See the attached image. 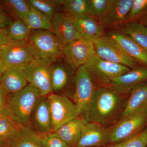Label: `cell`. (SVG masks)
<instances>
[{
  "label": "cell",
  "mask_w": 147,
  "mask_h": 147,
  "mask_svg": "<svg viewBox=\"0 0 147 147\" xmlns=\"http://www.w3.org/2000/svg\"><path fill=\"white\" fill-rule=\"evenodd\" d=\"M123 106L120 93L109 88L95 90L89 108L90 121L104 126L115 119Z\"/></svg>",
  "instance_id": "1"
},
{
  "label": "cell",
  "mask_w": 147,
  "mask_h": 147,
  "mask_svg": "<svg viewBox=\"0 0 147 147\" xmlns=\"http://www.w3.org/2000/svg\"><path fill=\"white\" fill-rule=\"evenodd\" d=\"M41 97L38 90L30 84L20 91L8 94L5 107L9 117L20 124L29 125Z\"/></svg>",
  "instance_id": "2"
},
{
  "label": "cell",
  "mask_w": 147,
  "mask_h": 147,
  "mask_svg": "<svg viewBox=\"0 0 147 147\" xmlns=\"http://www.w3.org/2000/svg\"><path fill=\"white\" fill-rule=\"evenodd\" d=\"M28 42L36 59L55 61L62 57L63 47L52 31L32 30Z\"/></svg>",
  "instance_id": "3"
},
{
  "label": "cell",
  "mask_w": 147,
  "mask_h": 147,
  "mask_svg": "<svg viewBox=\"0 0 147 147\" xmlns=\"http://www.w3.org/2000/svg\"><path fill=\"white\" fill-rule=\"evenodd\" d=\"M74 82L75 90L73 99L79 116L89 122L90 106L96 89L92 77L86 66L78 68Z\"/></svg>",
  "instance_id": "4"
},
{
  "label": "cell",
  "mask_w": 147,
  "mask_h": 147,
  "mask_svg": "<svg viewBox=\"0 0 147 147\" xmlns=\"http://www.w3.org/2000/svg\"><path fill=\"white\" fill-rule=\"evenodd\" d=\"M147 127V113L122 118L108 128V144L124 142L137 135Z\"/></svg>",
  "instance_id": "5"
},
{
  "label": "cell",
  "mask_w": 147,
  "mask_h": 147,
  "mask_svg": "<svg viewBox=\"0 0 147 147\" xmlns=\"http://www.w3.org/2000/svg\"><path fill=\"white\" fill-rule=\"evenodd\" d=\"M53 61L36 59L24 67L28 83L37 90L43 97L52 92L51 67Z\"/></svg>",
  "instance_id": "6"
},
{
  "label": "cell",
  "mask_w": 147,
  "mask_h": 147,
  "mask_svg": "<svg viewBox=\"0 0 147 147\" xmlns=\"http://www.w3.org/2000/svg\"><path fill=\"white\" fill-rule=\"evenodd\" d=\"M50 107L53 133L65 124L79 116L75 103L63 96L52 94L47 97Z\"/></svg>",
  "instance_id": "7"
},
{
  "label": "cell",
  "mask_w": 147,
  "mask_h": 147,
  "mask_svg": "<svg viewBox=\"0 0 147 147\" xmlns=\"http://www.w3.org/2000/svg\"><path fill=\"white\" fill-rule=\"evenodd\" d=\"M95 55L93 41L82 38L66 45L63 50L62 57L73 69L86 65Z\"/></svg>",
  "instance_id": "8"
},
{
  "label": "cell",
  "mask_w": 147,
  "mask_h": 147,
  "mask_svg": "<svg viewBox=\"0 0 147 147\" xmlns=\"http://www.w3.org/2000/svg\"><path fill=\"white\" fill-rule=\"evenodd\" d=\"M96 55L100 59L132 69L138 67L137 61L130 58L106 36L93 41Z\"/></svg>",
  "instance_id": "9"
},
{
  "label": "cell",
  "mask_w": 147,
  "mask_h": 147,
  "mask_svg": "<svg viewBox=\"0 0 147 147\" xmlns=\"http://www.w3.org/2000/svg\"><path fill=\"white\" fill-rule=\"evenodd\" d=\"M85 66L92 77L107 85L113 79L130 70L125 66L104 60L96 55Z\"/></svg>",
  "instance_id": "10"
},
{
  "label": "cell",
  "mask_w": 147,
  "mask_h": 147,
  "mask_svg": "<svg viewBox=\"0 0 147 147\" xmlns=\"http://www.w3.org/2000/svg\"><path fill=\"white\" fill-rule=\"evenodd\" d=\"M52 31L63 47L81 38L75 19L63 11L57 12L52 20Z\"/></svg>",
  "instance_id": "11"
},
{
  "label": "cell",
  "mask_w": 147,
  "mask_h": 147,
  "mask_svg": "<svg viewBox=\"0 0 147 147\" xmlns=\"http://www.w3.org/2000/svg\"><path fill=\"white\" fill-rule=\"evenodd\" d=\"M1 59L7 67H22L36 59L27 42H14L1 49Z\"/></svg>",
  "instance_id": "12"
},
{
  "label": "cell",
  "mask_w": 147,
  "mask_h": 147,
  "mask_svg": "<svg viewBox=\"0 0 147 147\" xmlns=\"http://www.w3.org/2000/svg\"><path fill=\"white\" fill-rule=\"evenodd\" d=\"M146 82L147 67L138 66L113 79L107 86L119 93H126Z\"/></svg>",
  "instance_id": "13"
},
{
  "label": "cell",
  "mask_w": 147,
  "mask_h": 147,
  "mask_svg": "<svg viewBox=\"0 0 147 147\" xmlns=\"http://www.w3.org/2000/svg\"><path fill=\"white\" fill-rule=\"evenodd\" d=\"M126 55L147 67V51L128 36L118 32H110L105 36Z\"/></svg>",
  "instance_id": "14"
},
{
  "label": "cell",
  "mask_w": 147,
  "mask_h": 147,
  "mask_svg": "<svg viewBox=\"0 0 147 147\" xmlns=\"http://www.w3.org/2000/svg\"><path fill=\"white\" fill-rule=\"evenodd\" d=\"M108 145V128L92 122L84 126L80 138L74 147H105Z\"/></svg>",
  "instance_id": "15"
},
{
  "label": "cell",
  "mask_w": 147,
  "mask_h": 147,
  "mask_svg": "<svg viewBox=\"0 0 147 147\" xmlns=\"http://www.w3.org/2000/svg\"><path fill=\"white\" fill-rule=\"evenodd\" d=\"M144 113H147V82L131 90L122 112L121 118Z\"/></svg>",
  "instance_id": "16"
},
{
  "label": "cell",
  "mask_w": 147,
  "mask_h": 147,
  "mask_svg": "<svg viewBox=\"0 0 147 147\" xmlns=\"http://www.w3.org/2000/svg\"><path fill=\"white\" fill-rule=\"evenodd\" d=\"M133 0H110L105 12L100 17L105 25H111L126 21Z\"/></svg>",
  "instance_id": "17"
},
{
  "label": "cell",
  "mask_w": 147,
  "mask_h": 147,
  "mask_svg": "<svg viewBox=\"0 0 147 147\" xmlns=\"http://www.w3.org/2000/svg\"><path fill=\"white\" fill-rule=\"evenodd\" d=\"M28 83L24 67H7L4 72L0 86L9 94L21 90Z\"/></svg>",
  "instance_id": "18"
},
{
  "label": "cell",
  "mask_w": 147,
  "mask_h": 147,
  "mask_svg": "<svg viewBox=\"0 0 147 147\" xmlns=\"http://www.w3.org/2000/svg\"><path fill=\"white\" fill-rule=\"evenodd\" d=\"M88 122L78 117L65 124L52 134L62 140L69 147H74L80 138L84 126Z\"/></svg>",
  "instance_id": "19"
},
{
  "label": "cell",
  "mask_w": 147,
  "mask_h": 147,
  "mask_svg": "<svg viewBox=\"0 0 147 147\" xmlns=\"http://www.w3.org/2000/svg\"><path fill=\"white\" fill-rule=\"evenodd\" d=\"M5 147H42L39 133L29 125H24L13 137L6 143Z\"/></svg>",
  "instance_id": "20"
},
{
  "label": "cell",
  "mask_w": 147,
  "mask_h": 147,
  "mask_svg": "<svg viewBox=\"0 0 147 147\" xmlns=\"http://www.w3.org/2000/svg\"><path fill=\"white\" fill-rule=\"evenodd\" d=\"M45 96L38 100L34 111V121L39 134L50 133L52 129V119L49 102Z\"/></svg>",
  "instance_id": "21"
},
{
  "label": "cell",
  "mask_w": 147,
  "mask_h": 147,
  "mask_svg": "<svg viewBox=\"0 0 147 147\" xmlns=\"http://www.w3.org/2000/svg\"><path fill=\"white\" fill-rule=\"evenodd\" d=\"M76 26L82 38L93 41L102 37V27L90 15L75 19Z\"/></svg>",
  "instance_id": "22"
},
{
  "label": "cell",
  "mask_w": 147,
  "mask_h": 147,
  "mask_svg": "<svg viewBox=\"0 0 147 147\" xmlns=\"http://www.w3.org/2000/svg\"><path fill=\"white\" fill-rule=\"evenodd\" d=\"M122 33L128 36L147 51V27L136 21H129L121 28Z\"/></svg>",
  "instance_id": "23"
},
{
  "label": "cell",
  "mask_w": 147,
  "mask_h": 147,
  "mask_svg": "<svg viewBox=\"0 0 147 147\" xmlns=\"http://www.w3.org/2000/svg\"><path fill=\"white\" fill-rule=\"evenodd\" d=\"M60 59L53 62L51 67L52 92L63 89L68 83L69 74L65 66L59 62Z\"/></svg>",
  "instance_id": "24"
},
{
  "label": "cell",
  "mask_w": 147,
  "mask_h": 147,
  "mask_svg": "<svg viewBox=\"0 0 147 147\" xmlns=\"http://www.w3.org/2000/svg\"><path fill=\"white\" fill-rule=\"evenodd\" d=\"M7 35L11 40L16 42H27L32 32L24 21L19 19L11 21L6 28Z\"/></svg>",
  "instance_id": "25"
},
{
  "label": "cell",
  "mask_w": 147,
  "mask_h": 147,
  "mask_svg": "<svg viewBox=\"0 0 147 147\" xmlns=\"http://www.w3.org/2000/svg\"><path fill=\"white\" fill-rule=\"evenodd\" d=\"M63 11L76 19L90 15L88 0H62Z\"/></svg>",
  "instance_id": "26"
},
{
  "label": "cell",
  "mask_w": 147,
  "mask_h": 147,
  "mask_svg": "<svg viewBox=\"0 0 147 147\" xmlns=\"http://www.w3.org/2000/svg\"><path fill=\"white\" fill-rule=\"evenodd\" d=\"M32 30L52 31L51 21L32 7L24 21Z\"/></svg>",
  "instance_id": "27"
},
{
  "label": "cell",
  "mask_w": 147,
  "mask_h": 147,
  "mask_svg": "<svg viewBox=\"0 0 147 147\" xmlns=\"http://www.w3.org/2000/svg\"><path fill=\"white\" fill-rule=\"evenodd\" d=\"M1 5L7 9L12 15L23 21H25L31 8L28 1L26 0H5Z\"/></svg>",
  "instance_id": "28"
},
{
  "label": "cell",
  "mask_w": 147,
  "mask_h": 147,
  "mask_svg": "<svg viewBox=\"0 0 147 147\" xmlns=\"http://www.w3.org/2000/svg\"><path fill=\"white\" fill-rule=\"evenodd\" d=\"M30 5L40 13L52 20L54 15L60 11L62 0H29Z\"/></svg>",
  "instance_id": "29"
},
{
  "label": "cell",
  "mask_w": 147,
  "mask_h": 147,
  "mask_svg": "<svg viewBox=\"0 0 147 147\" xmlns=\"http://www.w3.org/2000/svg\"><path fill=\"white\" fill-rule=\"evenodd\" d=\"M23 125L16 122L9 116L0 118V139L6 142L14 137Z\"/></svg>",
  "instance_id": "30"
},
{
  "label": "cell",
  "mask_w": 147,
  "mask_h": 147,
  "mask_svg": "<svg viewBox=\"0 0 147 147\" xmlns=\"http://www.w3.org/2000/svg\"><path fill=\"white\" fill-rule=\"evenodd\" d=\"M147 127L134 137L124 142L108 144L105 147H147Z\"/></svg>",
  "instance_id": "31"
},
{
  "label": "cell",
  "mask_w": 147,
  "mask_h": 147,
  "mask_svg": "<svg viewBox=\"0 0 147 147\" xmlns=\"http://www.w3.org/2000/svg\"><path fill=\"white\" fill-rule=\"evenodd\" d=\"M147 13V0H133L126 21H131Z\"/></svg>",
  "instance_id": "32"
},
{
  "label": "cell",
  "mask_w": 147,
  "mask_h": 147,
  "mask_svg": "<svg viewBox=\"0 0 147 147\" xmlns=\"http://www.w3.org/2000/svg\"><path fill=\"white\" fill-rule=\"evenodd\" d=\"M110 0H88L90 16L100 17L107 9Z\"/></svg>",
  "instance_id": "33"
},
{
  "label": "cell",
  "mask_w": 147,
  "mask_h": 147,
  "mask_svg": "<svg viewBox=\"0 0 147 147\" xmlns=\"http://www.w3.org/2000/svg\"><path fill=\"white\" fill-rule=\"evenodd\" d=\"M39 135L42 147H69L65 142L52 133Z\"/></svg>",
  "instance_id": "34"
},
{
  "label": "cell",
  "mask_w": 147,
  "mask_h": 147,
  "mask_svg": "<svg viewBox=\"0 0 147 147\" xmlns=\"http://www.w3.org/2000/svg\"><path fill=\"white\" fill-rule=\"evenodd\" d=\"M13 20L11 15L4 8L0 9V29H6Z\"/></svg>",
  "instance_id": "35"
},
{
  "label": "cell",
  "mask_w": 147,
  "mask_h": 147,
  "mask_svg": "<svg viewBox=\"0 0 147 147\" xmlns=\"http://www.w3.org/2000/svg\"><path fill=\"white\" fill-rule=\"evenodd\" d=\"M14 42L11 40L7 35L6 29H0V49Z\"/></svg>",
  "instance_id": "36"
},
{
  "label": "cell",
  "mask_w": 147,
  "mask_h": 147,
  "mask_svg": "<svg viewBox=\"0 0 147 147\" xmlns=\"http://www.w3.org/2000/svg\"><path fill=\"white\" fill-rule=\"evenodd\" d=\"M8 94L3 87L0 86V107L5 106L8 99Z\"/></svg>",
  "instance_id": "37"
},
{
  "label": "cell",
  "mask_w": 147,
  "mask_h": 147,
  "mask_svg": "<svg viewBox=\"0 0 147 147\" xmlns=\"http://www.w3.org/2000/svg\"><path fill=\"white\" fill-rule=\"evenodd\" d=\"M7 68V67L4 64L1 59H0V84H1L3 74Z\"/></svg>",
  "instance_id": "38"
},
{
  "label": "cell",
  "mask_w": 147,
  "mask_h": 147,
  "mask_svg": "<svg viewBox=\"0 0 147 147\" xmlns=\"http://www.w3.org/2000/svg\"><path fill=\"white\" fill-rule=\"evenodd\" d=\"M9 116L8 112L5 107V105L0 107V118L3 117Z\"/></svg>",
  "instance_id": "39"
},
{
  "label": "cell",
  "mask_w": 147,
  "mask_h": 147,
  "mask_svg": "<svg viewBox=\"0 0 147 147\" xmlns=\"http://www.w3.org/2000/svg\"><path fill=\"white\" fill-rule=\"evenodd\" d=\"M6 142L0 139V147H5Z\"/></svg>",
  "instance_id": "40"
},
{
  "label": "cell",
  "mask_w": 147,
  "mask_h": 147,
  "mask_svg": "<svg viewBox=\"0 0 147 147\" xmlns=\"http://www.w3.org/2000/svg\"><path fill=\"white\" fill-rule=\"evenodd\" d=\"M2 8H4V7H3L1 5V4H0V9H2Z\"/></svg>",
  "instance_id": "41"
},
{
  "label": "cell",
  "mask_w": 147,
  "mask_h": 147,
  "mask_svg": "<svg viewBox=\"0 0 147 147\" xmlns=\"http://www.w3.org/2000/svg\"><path fill=\"white\" fill-rule=\"evenodd\" d=\"M1 49H0V59H1Z\"/></svg>",
  "instance_id": "42"
},
{
  "label": "cell",
  "mask_w": 147,
  "mask_h": 147,
  "mask_svg": "<svg viewBox=\"0 0 147 147\" xmlns=\"http://www.w3.org/2000/svg\"><path fill=\"white\" fill-rule=\"evenodd\" d=\"M146 23H147V21H146Z\"/></svg>",
  "instance_id": "43"
}]
</instances>
